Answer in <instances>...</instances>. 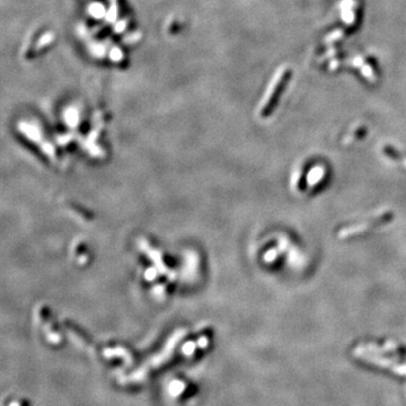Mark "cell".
Returning a JSON list of instances; mask_svg holds the SVG:
<instances>
[{
    "instance_id": "cell-2",
    "label": "cell",
    "mask_w": 406,
    "mask_h": 406,
    "mask_svg": "<svg viewBox=\"0 0 406 406\" xmlns=\"http://www.w3.org/2000/svg\"><path fill=\"white\" fill-rule=\"evenodd\" d=\"M324 175H325V173H324V171L322 170L321 167L314 168V170L311 171L309 173V175H308V179H307V180H308L309 186H311V187H314L315 185L317 186L318 184L322 182Z\"/></svg>"
},
{
    "instance_id": "cell-1",
    "label": "cell",
    "mask_w": 406,
    "mask_h": 406,
    "mask_svg": "<svg viewBox=\"0 0 406 406\" xmlns=\"http://www.w3.org/2000/svg\"><path fill=\"white\" fill-rule=\"evenodd\" d=\"M392 218H393V213L386 212V213H384V215H380L378 218H376L371 221H368V223L355 225L353 226V227L341 229V231L339 232V237L340 238H348V237L359 235V233L370 231L371 228H374L377 225H383V224L388 223V221L392 220Z\"/></svg>"
}]
</instances>
